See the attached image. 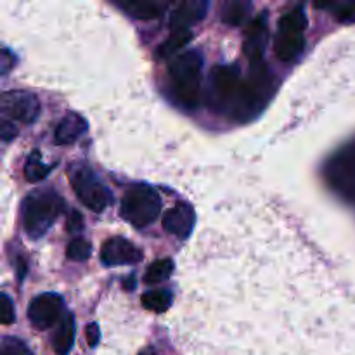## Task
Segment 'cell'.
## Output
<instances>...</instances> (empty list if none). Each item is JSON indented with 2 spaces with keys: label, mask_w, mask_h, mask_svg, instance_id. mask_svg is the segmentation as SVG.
I'll return each instance as SVG.
<instances>
[{
  "label": "cell",
  "mask_w": 355,
  "mask_h": 355,
  "mask_svg": "<svg viewBox=\"0 0 355 355\" xmlns=\"http://www.w3.org/2000/svg\"><path fill=\"white\" fill-rule=\"evenodd\" d=\"M272 92V80L266 61L250 66L243 78L236 66H215L210 75V104L239 121L255 118Z\"/></svg>",
  "instance_id": "1"
},
{
  "label": "cell",
  "mask_w": 355,
  "mask_h": 355,
  "mask_svg": "<svg viewBox=\"0 0 355 355\" xmlns=\"http://www.w3.org/2000/svg\"><path fill=\"white\" fill-rule=\"evenodd\" d=\"M201 71L203 58L198 51L184 52L170 62L173 96L187 110H194L201 103Z\"/></svg>",
  "instance_id": "2"
},
{
  "label": "cell",
  "mask_w": 355,
  "mask_h": 355,
  "mask_svg": "<svg viewBox=\"0 0 355 355\" xmlns=\"http://www.w3.org/2000/svg\"><path fill=\"white\" fill-rule=\"evenodd\" d=\"M64 210V201L52 191H37L23 201V225L30 238L38 239L52 227Z\"/></svg>",
  "instance_id": "3"
},
{
  "label": "cell",
  "mask_w": 355,
  "mask_h": 355,
  "mask_svg": "<svg viewBox=\"0 0 355 355\" xmlns=\"http://www.w3.org/2000/svg\"><path fill=\"white\" fill-rule=\"evenodd\" d=\"M305 28H307V16L304 7H295L281 16L277 23L276 42H274V52L279 61H297L305 47Z\"/></svg>",
  "instance_id": "4"
},
{
  "label": "cell",
  "mask_w": 355,
  "mask_h": 355,
  "mask_svg": "<svg viewBox=\"0 0 355 355\" xmlns=\"http://www.w3.org/2000/svg\"><path fill=\"white\" fill-rule=\"evenodd\" d=\"M162 211V198L148 184H135L125 193L121 201V217L134 227H148Z\"/></svg>",
  "instance_id": "5"
},
{
  "label": "cell",
  "mask_w": 355,
  "mask_h": 355,
  "mask_svg": "<svg viewBox=\"0 0 355 355\" xmlns=\"http://www.w3.org/2000/svg\"><path fill=\"white\" fill-rule=\"evenodd\" d=\"M71 187L75 191L76 198L89 208L90 211L101 214L111 203V193L106 189L103 182L97 179L96 173L85 165H76L69 173Z\"/></svg>",
  "instance_id": "6"
},
{
  "label": "cell",
  "mask_w": 355,
  "mask_h": 355,
  "mask_svg": "<svg viewBox=\"0 0 355 355\" xmlns=\"http://www.w3.org/2000/svg\"><path fill=\"white\" fill-rule=\"evenodd\" d=\"M3 118L19 123H33L40 114V103L37 96L24 90L3 94L2 97Z\"/></svg>",
  "instance_id": "7"
},
{
  "label": "cell",
  "mask_w": 355,
  "mask_h": 355,
  "mask_svg": "<svg viewBox=\"0 0 355 355\" xmlns=\"http://www.w3.org/2000/svg\"><path fill=\"white\" fill-rule=\"evenodd\" d=\"M62 309H64V302L59 295H38L28 307V319L37 329H49L61 321Z\"/></svg>",
  "instance_id": "8"
},
{
  "label": "cell",
  "mask_w": 355,
  "mask_h": 355,
  "mask_svg": "<svg viewBox=\"0 0 355 355\" xmlns=\"http://www.w3.org/2000/svg\"><path fill=\"white\" fill-rule=\"evenodd\" d=\"M142 259V252L125 238H110L101 248V262L106 267L132 266Z\"/></svg>",
  "instance_id": "9"
},
{
  "label": "cell",
  "mask_w": 355,
  "mask_h": 355,
  "mask_svg": "<svg viewBox=\"0 0 355 355\" xmlns=\"http://www.w3.org/2000/svg\"><path fill=\"white\" fill-rule=\"evenodd\" d=\"M267 38H269V24H267V14L262 12L250 23L245 35V55L252 62H262L263 52H266Z\"/></svg>",
  "instance_id": "10"
},
{
  "label": "cell",
  "mask_w": 355,
  "mask_h": 355,
  "mask_svg": "<svg viewBox=\"0 0 355 355\" xmlns=\"http://www.w3.org/2000/svg\"><path fill=\"white\" fill-rule=\"evenodd\" d=\"M194 218L196 215L189 203H177L163 217V227L177 238L187 239L194 229Z\"/></svg>",
  "instance_id": "11"
},
{
  "label": "cell",
  "mask_w": 355,
  "mask_h": 355,
  "mask_svg": "<svg viewBox=\"0 0 355 355\" xmlns=\"http://www.w3.org/2000/svg\"><path fill=\"white\" fill-rule=\"evenodd\" d=\"M331 182L342 193L355 194V149L342 153L329 166Z\"/></svg>",
  "instance_id": "12"
},
{
  "label": "cell",
  "mask_w": 355,
  "mask_h": 355,
  "mask_svg": "<svg viewBox=\"0 0 355 355\" xmlns=\"http://www.w3.org/2000/svg\"><path fill=\"white\" fill-rule=\"evenodd\" d=\"M208 10V2L205 0H193V2H184L173 9L170 14V28L175 30H189V26L200 23Z\"/></svg>",
  "instance_id": "13"
},
{
  "label": "cell",
  "mask_w": 355,
  "mask_h": 355,
  "mask_svg": "<svg viewBox=\"0 0 355 355\" xmlns=\"http://www.w3.org/2000/svg\"><path fill=\"white\" fill-rule=\"evenodd\" d=\"M87 132V121L80 114L68 113L54 132V142L59 146H68L78 141Z\"/></svg>",
  "instance_id": "14"
},
{
  "label": "cell",
  "mask_w": 355,
  "mask_h": 355,
  "mask_svg": "<svg viewBox=\"0 0 355 355\" xmlns=\"http://www.w3.org/2000/svg\"><path fill=\"white\" fill-rule=\"evenodd\" d=\"M75 342V319L73 314H64L55 326V335L52 338V345L58 355H68Z\"/></svg>",
  "instance_id": "15"
},
{
  "label": "cell",
  "mask_w": 355,
  "mask_h": 355,
  "mask_svg": "<svg viewBox=\"0 0 355 355\" xmlns=\"http://www.w3.org/2000/svg\"><path fill=\"white\" fill-rule=\"evenodd\" d=\"M114 6L118 9H121L123 12L130 14V16L137 17V19H156V17L162 16L166 10L168 3L165 2H114Z\"/></svg>",
  "instance_id": "16"
},
{
  "label": "cell",
  "mask_w": 355,
  "mask_h": 355,
  "mask_svg": "<svg viewBox=\"0 0 355 355\" xmlns=\"http://www.w3.org/2000/svg\"><path fill=\"white\" fill-rule=\"evenodd\" d=\"M191 38H193L191 30L172 31V33H170V37L166 38L162 45H159L158 51H156V54H158V58H168V55L175 54V52H179L180 49L186 47V45L189 44Z\"/></svg>",
  "instance_id": "17"
},
{
  "label": "cell",
  "mask_w": 355,
  "mask_h": 355,
  "mask_svg": "<svg viewBox=\"0 0 355 355\" xmlns=\"http://www.w3.org/2000/svg\"><path fill=\"white\" fill-rule=\"evenodd\" d=\"M172 293L168 290H155V291H146L141 297L142 305H144L148 311L156 312V314H162L166 312L172 305Z\"/></svg>",
  "instance_id": "18"
},
{
  "label": "cell",
  "mask_w": 355,
  "mask_h": 355,
  "mask_svg": "<svg viewBox=\"0 0 355 355\" xmlns=\"http://www.w3.org/2000/svg\"><path fill=\"white\" fill-rule=\"evenodd\" d=\"M54 166V163H51V165L44 163L40 153L33 151L30 158H28L26 166H24V175H26V179L30 180V182H38V180L45 179V177L52 172Z\"/></svg>",
  "instance_id": "19"
},
{
  "label": "cell",
  "mask_w": 355,
  "mask_h": 355,
  "mask_svg": "<svg viewBox=\"0 0 355 355\" xmlns=\"http://www.w3.org/2000/svg\"><path fill=\"white\" fill-rule=\"evenodd\" d=\"M173 272V262L170 259L156 260L155 263L148 267L144 274V283L146 284H158L168 279Z\"/></svg>",
  "instance_id": "20"
},
{
  "label": "cell",
  "mask_w": 355,
  "mask_h": 355,
  "mask_svg": "<svg viewBox=\"0 0 355 355\" xmlns=\"http://www.w3.org/2000/svg\"><path fill=\"white\" fill-rule=\"evenodd\" d=\"M250 9H252L250 2H239V0L238 2H227L224 3V9H222V19L231 26H238L245 21Z\"/></svg>",
  "instance_id": "21"
},
{
  "label": "cell",
  "mask_w": 355,
  "mask_h": 355,
  "mask_svg": "<svg viewBox=\"0 0 355 355\" xmlns=\"http://www.w3.org/2000/svg\"><path fill=\"white\" fill-rule=\"evenodd\" d=\"M318 7H328L335 10V17L343 24L355 23V2H336V3H321Z\"/></svg>",
  "instance_id": "22"
},
{
  "label": "cell",
  "mask_w": 355,
  "mask_h": 355,
  "mask_svg": "<svg viewBox=\"0 0 355 355\" xmlns=\"http://www.w3.org/2000/svg\"><path fill=\"white\" fill-rule=\"evenodd\" d=\"M90 253H92V246L83 238H75L68 245V257L75 262H85L90 259Z\"/></svg>",
  "instance_id": "23"
},
{
  "label": "cell",
  "mask_w": 355,
  "mask_h": 355,
  "mask_svg": "<svg viewBox=\"0 0 355 355\" xmlns=\"http://www.w3.org/2000/svg\"><path fill=\"white\" fill-rule=\"evenodd\" d=\"M0 355H31V352L24 342H21V340L17 338H12V336H7V338H3L2 342Z\"/></svg>",
  "instance_id": "24"
},
{
  "label": "cell",
  "mask_w": 355,
  "mask_h": 355,
  "mask_svg": "<svg viewBox=\"0 0 355 355\" xmlns=\"http://www.w3.org/2000/svg\"><path fill=\"white\" fill-rule=\"evenodd\" d=\"M0 318H2V324L6 326L12 324L14 319H16L12 300H10V297L7 293H2V314H0Z\"/></svg>",
  "instance_id": "25"
},
{
  "label": "cell",
  "mask_w": 355,
  "mask_h": 355,
  "mask_svg": "<svg viewBox=\"0 0 355 355\" xmlns=\"http://www.w3.org/2000/svg\"><path fill=\"white\" fill-rule=\"evenodd\" d=\"M17 135V128L14 127V123L10 120H7V118H3L2 120V139L6 142L12 141L14 137Z\"/></svg>",
  "instance_id": "26"
},
{
  "label": "cell",
  "mask_w": 355,
  "mask_h": 355,
  "mask_svg": "<svg viewBox=\"0 0 355 355\" xmlns=\"http://www.w3.org/2000/svg\"><path fill=\"white\" fill-rule=\"evenodd\" d=\"M87 343H89V347H97V343H99V326L96 324V322H92V324L87 326Z\"/></svg>",
  "instance_id": "27"
},
{
  "label": "cell",
  "mask_w": 355,
  "mask_h": 355,
  "mask_svg": "<svg viewBox=\"0 0 355 355\" xmlns=\"http://www.w3.org/2000/svg\"><path fill=\"white\" fill-rule=\"evenodd\" d=\"M82 215L78 214V211H71V215H69V220H68V229L69 232H80L83 229V224H82Z\"/></svg>",
  "instance_id": "28"
},
{
  "label": "cell",
  "mask_w": 355,
  "mask_h": 355,
  "mask_svg": "<svg viewBox=\"0 0 355 355\" xmlns=\"http://www.w3.org/2000/svg\"><path fill=\"white\" fill-rule=\"evenodd\" d=\"M10 59H12V61H14V58L9 54V51H7V49H6V51H3V55H2V69H3V73L9 71V61H10Z\"/></svg>",
  "instance_id": "29"
},
{
  "label": "cell",
  "mask_w": 355,
  "mask_h": 355,
  "mask_svg": "<svg viewBox=\"0 0 355 355\" xmlns=\"http://www.w3.org/2000/svg\"><path fill=\"white\" fill-rule=\"evenodd\" d=\"M141 355H159V354H158V352H155V350L149 349V350H144V352H142Z\"/></svg>",
  "instance_id": "30"
}]
</instances>
